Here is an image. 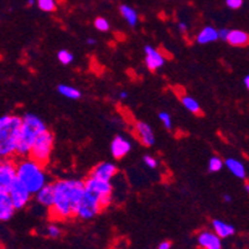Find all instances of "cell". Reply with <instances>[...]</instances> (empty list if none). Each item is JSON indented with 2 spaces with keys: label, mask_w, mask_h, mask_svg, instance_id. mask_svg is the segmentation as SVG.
<instances>
[{
  "label": "cell",
  "mask_w": 249,
  "mask_h": 249,
  "mask_svg": "<svg viewBox=\"0 0 249 249\" xmlns=\"http://www.w3.org/2000/svg\"><path fill=\"white\" fill-rule=\"evenodd\" d=\"M53 200L49 208L51 218L57 221H66L74 217L77 203L80 201L85 182L78 178H61L52 182Z\"/></svg>",
  "instance_id": "6da1fadb"
},
{
  "label": "cell",
  "mask_w": 249,
  "mask_h": 249,
  "mask_svg": "<svg viewBox=\"0 0 249 249\" xmlns=\"http://www.w3.org/2000/svg\"><path fill=\"white\" fill-rule=\"evenodd\" d=\"M45 130H47V125L38 115L34 113H26L22 115L15 156L20 159L28 158L34 142Z\"/></svg>",
  "instance_id": "7a4b0ae2"
},
{
  "label": "cell",
  "mask_w": 249,
  "mask_h": 249,
  "mask_svg": "<svg viewBox=\"0 0 249 249\" xmlns=\"http://www.w3.org/2000/svg\"><path fill=\"white\" fill-rule=\"evenodd\" d=\"M21 115L4 114L0 117V159H14Z\"/></svg>",
  "instance_id": "3957f363"
},
{
  "label": "cell",
  "mask_w": 249,
  "mask_h": 249,
  "mask_svg": "<svg viewBox=\"0 0 249 249\" xmlns=\"http://www.w3.org/2000/svg\"><path fill=\"white\" fill-rule=\"evenodd\" d=\"M17 162V178L33 195L44 187L49 180L45 166L30 158H22Z\"/></svg>",
  "instance_id": "277c9868"
},
{
  "label": "cell",
  "mask_w": 249,
  "mask_h": 249,
  "mask_svg": "<svg viewBox=\"0 0 249 249\" xmlns=\"http://www.w3.org/2000/svg\"><path fill=\"white\" fill-rule=\"evenodd\" d=\"M53 142H55L53 134L47 129L36 138L28 158L45 166L51 158L52 150H53Z\"/></svg>",
  "instance_id": "5b68a950"
},
{
  "label": "cell",
  "mask_w": 249,
  "mask_h": 249,
  "mask_svg": "<svg viewBox=\"0 0 249 249\" xmlns=\"http://www.w3.org/2000/svg\"><path fill=\"white\" fill-rule=\"evenodd\" d=\"M102 211H103V207H102L99 198L96 195L85 189L80 201L77 203L74 217L82 219V221H90L98 216Z\"/></svg>",
  "instance_id": "8992f818"
},
{
  "label": "cell",
  "mask_w": 249,
  "mask_h": 249,
  "mask_svg": "<svg viewBox=\"0 0 249 249\" xmlns=\"http://www.w3.org/2000/svg\"><path fill=\"white\" fill-rule=\"evenodd\" d=\"M85 189L94 194L101 201L102 207L107 208L113 202V185L110 181L99 180V178L88 176L85 181Z\"/></svg>",
  "instance_id": "52a82bcc"
},
{
  "label": "cell",
  "mask_w": 249,
  "mask_h": 249,
  "mask_svg": "<svg viewBox=\"0 0 249 249\" xmlns=\"http://www.w3.org/2000/svg\"><path fill=\"white\" fill-rule=\"evenodd\" d=\"M8 195L11 200V203L14 206L15 211H17V210H22V208L26 207V206L30 203L31 198H33V194H31V192L18 180V178L14 181V183L11 185Z\"/></svg>",
  "instance_id": "ba28073f"
},
{
  "label": "cell",
  "mask_w": 249,
  "mask_h": 249,
  "mask_svg": "<svg viewBox=\"0 0 249 249\" xmlns=\"http://www.w3.org/2000/svg\"><path fill=\"white\" fill-rule=\"evenodd\" d=\"M17 180V162L14 159L0 160V192L8 194Z\"/></svg>",
  "instance_id": "9c48e42d"
},
{
  "label": "cell",
  "mask_w": 249,
  "mask_h": 249,
  "mask_svg": "<svg viewBox=\"0 0 249 249\" xmlns=\"http://www.w3.org/2000/svg\"><path fill=\"white\" fill-rule=\"evenodd\" d=\"M144 53H145V66L149 71H158L161 67H164L166 58L164 57L161 52L155 47L146 45L144 47Z\"/></svg>",
  "instance_id": "30bf717a"
},
{
  "label": "cell",
  "mask_w": 249,
  "mask_h": 249,
  "mask_svg": "<svg viewBox=\"0 0 249 249\" xmlns=\"http://www.w3.org/2000/svg\"><path fill=\"white\" fill-rule=\"evenodd\" d=\"M118 174V167L114 162L104 161L99 162L98 165L90 170V173L88 176H92V178H99V180L104 181H112V178H114Z\"/></svg>",
  "instance_id": "8fae6325"
},
{
  "label": "cell",
  "mask_w": 249,
  "mask_h": 249,
  "mask_svg": "<svg viewBox=\"0 0 249 249\" xmlns=\"http://www.w3.org/2000/svg\"><path fill=\"white\" fill-rule=\"evenodd\" d=\"M134 133L135 137L144 146H153L155 144L156 139L153 128L145 122H137L134 125Z\"/></svg>",
  "instance_id": "7c38bea8"
},
{
  "label": "cell",
  "mask_w": 249,
  "mask_h": 249,
  "mask_svg": "<svg viewBox=\"0 0 249 249\" xmlns=\"http://www.w3.org/2000/svg\"><path fill=\"white\" fill-rule=\"evenodd\" d=\"M132 151V142L123 135H117L110 142V153L114 159H123Z\"/></svg>",
  "instance_id": "4fadbf2b"
},
{
  "label": "cell",
  "mask_w": 249,
  "mask_h": 249,
  "mask_svg": "<svg viewBox=\"0 0 249 249\" xmlns=\"http://www.w3.org/2000/svg\"><path fill=\"white\" fill-rule=\"evenodd\" d=\"M197 243L202 249H222V239L211 231H202L198 233Z\"/></svg>",
  "instance_id": "5bb4252c"
},
{
  "label": "cell",
  "mask_w": 249,
  "mask_h": 249,
  "mask_svg": "<svg viewBox=\"0 0 249 249\" xmlns=\"http://www.w3.org/2000/svg\"><path fill=\"white\" fill-rule=\"evenodd\" d=\"M223 165L237 178H241V180H246L247 178V167L244 162L241 161V160L235 159V158H228V159L223 161Z\"/></svg>",
  "instance_id": "9a60e30c"
},
{
  "label": "cell",
  "mask_w": 249,
  "mask_h": 249,
  "mask_svg": "<svg viewBox=\"0 0 249 249\" xmlns=\"http://www.w3.org/2000/svg\"><path fill=\"white\" fill-rule=\"evenodd\" d=\"M226 41L234 47H246L249 42V35L247 31L239 30V29H233L228 31Z\"/></svg>",
  "instance_id": "2e32d148"
},
{
  "label": "cell",
  "mask_w": 249,
  "mask_h": 249,
  "mask_svg": "<svg viewBox=\"0 0 249 249\" xmlns=\"http://www.w3.org/2000/svg\"><path fill=\"white\" fill-rule=\"evenodd\" d=\"M15 208L11 203L9 195L0 192V222H6L14 216Z\"/></svg>",
  "instance_id": "e0dca14e"
},
{
  "label": "cell",
  "mask_w": 249,
  "mask_h": 249,
  "mask_svg": "<svg viewBox=\"0 0 249 249\" xmlns=\"http://www.w3.org/2000/svg\"><path fill=\"white\" fill-rule=\"evenodd\" d=\"M35 200L38 205L50 208L53 200V186L52 182H47L44 187L38 190L35 194Z\"/></svg>",
  "instance_id": "ac0fdd59"
},
{
  "label": "cell",
  "mask_w": 249,
  "mask_h": 249,
  "mask_svg": "<svg viewBox=\"0 0 249 249\" xmlns=\"http://www.w3.org/2000/svg\"><path fill=\"white\" fill-rule=\"evenodd\" d=\"M218 40V30L213 26H205L196 36V42L200 45H208Z\"/></svg>",
  "instance_id": "d6986e66"
},
{
  "label": "cell",
  "mask_w": 249,
  "mask_h": 249,
  "mask_svg": "<svg viewBox=\"0 0 249 249\" xmlns=\"http://www.w3.org/2000/svg\"><path fill=\"white\" fill-rule=\"evenodd\" d=\"M212 228L213 232L218 235L219 238H230L235 233V228L227 222L222 219H213L212 221Z\"/></svg>",
  "instance_id": "ffe728a7"
},
{
  "label": "cell",
  "mask_w": 249,
  "mask_h": 249,
  "mask_svg": "<svg viewBox=\"0 0 249 249\" xmlns=\"http://www.w3.org/2000/svg\"><path fill=\"white\" fill-rule=\"evenodd\" d=\"M119 10H121L122 17H123L124 20L128 22V25L130 28L137 26L138 21H139V15H138L137 10H135L134 8L126 5V4H123V5H121Z\"/></svg>",
  "instance_id": "44dd1931"
},
{
  "label": "cell",
  "mask_w": 249,
  "mask_h": 249,
  "mask_svg": "<svg viewBox=\"0 0 249 249\" xmlns=\"http://www.w3.org/2000/svg\"><path fill=\"white\" fill-rule=\"evenodd\" d=\"M57 92L62 97H65V98L67 99H72V101H74V99H80L81 97H82V92H81L78 88L73 87V86L71 85H63V83L62 85H58Z\"/></svg>",
  "instance_id": "7402d4cb"
},
{
  "label": "cell",
  "mask_w": 249,
  "mask_h": 249,
  "mask_svg": "<svg viewBox=\"0 0 249 249\" xmlns=\"http://www.w3.org/2000/svg\"><path fill=\"white\" fill-rule=\"evenodd\" d=\"M181 103H182V106L185 107V109L189 110L192 114H200L201 113L200 103H198L197 99H195L194 97L185 94V96L181 97Z\"/></svg>",
  "instance_id": "603a6c76"
},
{
  "label": "cell",
  "mask_w": 249,
  "mask_h": 249,
  "mask_svg": "<svg viewBox=\"0 0 249 249\" xmlns=\"http://www.w3.org/2000/svg\"><path fill=\"white\" fill-rule=\"evenodd\" d=\"M57 60L58 62L62 63L63 66H69V65H71V63L73 62L74 56L72 52L69 51V50L63 49L57 52Z\"/></svg>",
  "instance_id": "cb8c5ba5"
},
{
  "label": "cell",
  "mask_w": 249,
  "mask_h": 249,
  "mask_svg": "<svg viewBox=\"0 0 249 249\" xmlns=\"http://www.w3.org/2000/svg\"><path fill=\"white\" fill-rule=\"evenodd\" d=\"M37 6L45 13H53L57 9L56 0H37Z\"/></svg>",
  "instance_id": "d4e9b609"
},
{
  "label": "cell",
  "mask_w": 249,
  "mask_h": 249,
  "mask_svg": "<svg viewBox=\"0 0 249 249\" xmlns=\"http://www.w3.org/2000/svg\"><path fill=\"white\" fill-rule=\"evenodd\" d=\"M223 160L219 156H212L208 161V171L210 173H219L223 169Z\"/></svg>",
  "instance_id": "484cf974"
},
{
  "label": "cell",
  "mask_w": 249,
  "mask_h": 249,
  "mask_svg": "<svg viewBox=\"0 0 249 249\" xmlns=\"http://www.w3.org/2000/svg\"><path fill=\"white\" fill-rule=\"evenodd\" d=\"M94 28L98 31H101V33H107L110 29V24L106 18L99 17L94 20Z\"/></svg>",
  "instance_id": "4316f807"
},
{
  "label": "cell",
  "mask_w": 249,
  "mask_h": 249,
  "mask_svg": "<svg viewBox=\"0 0 249 249\" xmlns=\"http://www.w3.org/2000/svg\"><path fill=\"white\" fill-rule=\"evenodd\" d=\"M159 121L166 129L173 128V119H171V115H170L167 112L159 113Z\"/></svg>",
  "instance_id": "83f0119b"
},
{
  "label": "cell",
  "mask_w": 249,
  "mask_h": 249,
  "mask_svg": "<svg viewBox=\"0 0 249 249\" xmlns=\"http://www.w3.org/2000/svg\"><path fill=\"white\" fill-rule=\"evenodd\" d=\"M142 161H144L145 166L149 167V169H156V167L159 166V161H158V159H156V158H154V156H151V155L144 156Z\"/></svg>",
  "instance_id": "f1b7e54d"
},
{
  "label": "cell",
  "mask_w": 249,
  "mask_h": 249,
  "mask_svg": "<svg viewBox=\"0 0 249 249\" xmlns=\"http://www.w3.org/2000/svg\"><path fill=\"white\" fill-rule=\"evenodd\" d=\"M46 234L49 235V237H51V238H57V237L61 235L60 227L56 225H50L49 227L46 228Z\"/></svg>",
  "instance_id": "f546056e"
},
{
  "label": "cell",
  "mask_w": 249,
  "mask_h": 249,
  "mask_svg": "<svg viewBox=\"0 0 249 249\" xmlns=\"http://www.w3.org/2000/svg\"><path fill=\"white\" fill-rule=\"evenodd\" d=\"M244 0H226V5L228 6L232 10H237V9H241L243 6Z\"/></svg>",
  "instance_id": "4dcf8cb0"
},
{
  "label": "cell",
  "mask_w": 249,
  "mask_h": 249,
  "mask_svg": "<svg viewBox=\"0 0 249 249\" xmlns=\"http://www.w3.org/2000/svg\"><path fill=\"white\" fill-rule=\"evenodd\" d=\"M228 31H230V29H219L218 40H223V41H226V38H227V35H228Z\"/></svg>",
  "instance_id": "1f68e13d"
},
{
  "label": "cell",
  "mask_w": 249,
  "mask_h": 249,
  "mask_svg": "<svg viewBox=\"0 0 249 249\" xmlns=\"http://www.w3.org/2000/svg\"><path fill=\"white\" fill-rule=\"evenodd\" d=\"M178 29L181 34H185L187 31V24L183 21H180L178 24Z\"/></svg>",
  "instance_id": "d6a6232c"
},
{
  "label": "cell",
  "mask_w": 249,
  "mask_h": 249,
  "mask_svg": "<svg viewBox=\"0 0 249 249\" xmlns=\"http://www.w3.org/2000/svg\"><path fill=\"white\" fill-rule=\"evenodd\" d=\"M158 249H171V243L169 241H164L158 246Z\"/></svg>",
  "instance_id": "836d02e7"
},
{
  "label": "cell",
  "mask_w": 249,
  "mask_h": 249,
  "mask_svg": "<svg viewBox=\"0 0 249 249\" xmlns=\"http://www.w3.org/2000/svg\"><path fill=\"white\" fill-rule=\"evenodd\" d=\"M86 44H87L88 46H94V45L97 44V40L93 37H88L87 40H86Z\"/></svg>",
  "instance_id": "e575fe53"
},
{
  "label": "cell",
  "mask_w": 249,
  "mask_h": 249,
  "mask_svg": "<svg viewBox=\"0 0 249 249\" xmlns=\"http://www.w3.org/2000/svg\"><path fill=\"white\" fill-rule=\"evenodd\" d=\"M243 86L247 88V89H248V88H249V76H248V74H247V76H244Z\"/></svg>",
  "instance_id": "d590c367"
},
{
  "label": "cell",
  "mask_w": 249,
  "mask_h": 249,
  "mask_svg": "<svg viewBox=\"0 0 249 249\" xmlns=\"http://www.w3.org/2000/svg\"><path fill=\"white\" fill-rule=\"evenodd\" d=\"M126 97H128V92H126V90H122V92H119V98L125 99Z\"/></svg>",
  "instance_id": "8d00e7d4"
},
{
  "label": "cell",
  "mask_w": 249,
  "mask_h": 249,
  "mask_svg": "<svg viewBox=\"0 0 249 249\" xmlns=\"http://www.w3.org/2000/svg\"><path fill=\"white\" fill-rule=\"evenodd\" d=\"M223 201L227 203H230V202H232V197H231L230 195H223Z\"/></svg>",
  "instance_id": "74e56055"
},
{
  "label": "cell",
  "mask_w": 249,
  "mask_h": 249,
  "mask_svg": "<svg viewBox=\"0 0 249 249\" xmlns=\"http://www.w3.org/2000/svg\"><path fill=\"white\" fill-rule=\"evenodd\" d=\"M26 4H28V6H33L34 4H35V0H28V1H26Z\"/></svg>",
  "instance_id": "f35d334b"
},
{
  "label": "cell",
  "mask_w": 249,
  "mask_h": 249,
  "mask_svg": "<svg viewBox=\"0 0 249 249\" xmlns=\"http://www.w3.org/2000/svg\"><path fill=\"white\" fill-rule=\"evenodd\" d=\"M244 190H246V192L249 191V183L247 182V181H246V183H244Z\"/></svg>",
  "instance_id": "ab89813d"
},
{
  "label": "cell",
  "mask_w": 249,
  "mask_h": 249,
  "mask_svg": "<svg viewBox=\"0 0 249 249\" xmlns=\"http://www.w3.org/2000/svg\"><path fill=\"white\" fill-rule=\"evenodd\" d=\"M0 160H1V159H0Z\"/></svg>",
  "instance_id": "60d3db41"
}]
</instances>
